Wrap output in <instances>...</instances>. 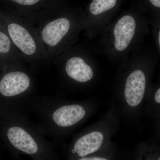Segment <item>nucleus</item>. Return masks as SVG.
Wrapping results in <instances>:
<instances>
[{"mask_svg": "<svg viewBox=\"0 0 160 160\" xmlns=\"http://www.w3.org/2000/svg\"><path fill=\"white\" fill-rule=\"evenodd\" d=\"M150 69L146 64L138 65L126 73L116 91L119 112L132 117L142 110L150 86Z\"/></svg>", "mask_w": 160, "mask_h": 160, "instance_id": "7ed1b4c3", "label": "nucleus"}, {"mask_svg": "<svg viewBox=\"0 0 160 160\" xmlns=\"http://www.w3.org/2000/svg\"><path fill=\"white\" fill-rule=\"evenodd\" d=\"M117 1L92 0L88 8V14L86 15V22L113 9L116 5Z\"/></svg>", "mask_w": 160, "mask_h": 160, "instance_id": "f8f14e48", "label": "nucleus"}, {"mask_svg": "<svg viewBox=\"0 0 160 160\" xmlns=\"http://www.w3.org/2000/svg\"><path fill=\"white\" fill-rule=\"evenodd\" d=\"M86 24V13L69 8L36 26L49 59L58 57L70 48Z\"/></svg>", "mask_w": 160, "mask_h": 160, "instance_id": "f257e3e1", "label": "nucleus"}, {"mask_svg": "<svg viewBox=\"0 0 160 160\" xmlns=\"http://www.w3.org/2000/svg\"><path fill=\"white\" fill-rule=\"evenodd\" d=\"M157 38L158 46V48L160 51V26L159 27L158 29Z\"/></svg>", "mask_w": 160, "mask_h": 160, "instance_id": "f3484780", "label": "nucleus"}, {"mask_svg": "<svg viewBox=\"0 0 160 160\" xmlns=\"http://www.w3.org/2000/svg\"><path fill=\"white\" fill-rule=\"evenodd\" d=\"M7 137L15 148L29 155L36 154L38 150L37 143L25 129L18 126L9 128Z\"/></svg>", "mask_w": 160, "mask_h": 160, "instance_id": "9d476101", "label": "nucleus"}, {"mask_svg": "<svg viewBox=\"0 0 160 160\" xmlns=\"http://www.w3.org/2000/svg\"><path fill=\"white\" fill-rule=\"evenodd\" d=\"M155 132L157 137L160 142V118L155 119Z\"/></svg>", "mask_w": 160, "mask_h": 160, "instance_id": "2eb2a0df", "label": "nucleus"}, {"mask_svg": "<svg viewBox=\"0 0 160 160\" xmlns=\"http://www.w3.org/2000/svg\"><path fill=\"white\" fill-rule=\"evenodd\" d=\"M149 1L154 7L160 8V0H149Z\"/></svg>", "mask_w": 160, "mask_h": 160, "instance_id": "dca6fc26", "label": "nucleus"}, {"mask_svg": "<svg viewBox=\"0 0 160 160\" xmlns=\"http://www.w3.org/2000/svg\"><path fill=\"white\" fill-rule=\"evenodd\" d=\"M9 37L21 55L29 62H43L49 59L36 26L19 15L15 21L9 22L7 26Z\"/></svg>", "mask_w": 160, "mask_h": 160, "instance_id": "20e7f679", "label": "nucleus"}, {"mask_svg": "<svg viewBox=\"0 0 160 160\" xmlns=\"http://www.w3.org/2000/svg\"><path fill=\"white\" fill-rule=\"evenodd\" d=\"M142 111L155 120L160 118V81L149 87Z\"/></svg>", "mask_w": 160, "mask_h": 160, "instance_id": "9b49d317", "label": "nucleus"}, {"mask_svg": "<svg viewBox=\"0 0 160 160\" xmlns=\"http://www.w3.org/2000/svg\"><path fill=\"white\" fill-rule=\"evenodd\" d=\"M17 7L19 15L35 26L69 9L67 0H9Z\"/></svg>", "mask_w": 160, "mask_h": 160, "instance_id": "39448f33", "label": "nucleus"}, {"mask_svg": "<svg viewBox=\"0 0 160 160\" xmlns=\"http://www.w3.org/2000/svg\"><path fill=\"white\" fill-rule=\"evenodd\" d=\"M137 26L136 20L131 15H125L118 20L112 30L116 51L122 52L129 48L136 33Z\"/></svg>", "mask_w": 160, "mask_h": 160, "instance_id": "423d86ee", "label": "nucleus"}, {"mask_svg": "<svg viewBox=\"0 0 160 160\" xmlns=\"http://www.w3.org/2000/svg\"><path fill=\"white\" fill-rule=\"evenodd\" d=\"M120 112L114 106L95 127L75 141L72 154L82 158L97 154H114V146L111 138L115 133L119 123Z\"/></svg>", "mask_w": 160, "mask_h": 160, "instance_id": "f03ea898", "label": "nucleus"}, {"mask_svg": "<svg viewBox=\"0 0 160 160\" xmlns=\"http://www.w3.org/2000/svg\"><path fill=\"white\" fill-rule=\"evenodd\" d=\"M65 71L71 79L80 83L90 82L94 76L92 66L84 58L78 55L69 56L66 60Z\"/></svg>", "mask_w": 160, "mask_h": 160, "instance_id": "6e6552de", "label": "nucleus"}, {"mask_svg": "<svg viewBox=\"0 0 160 160\" xmlns=\"http://www.w3.org/2000/svg\"><path fill=\"white\" fill-rule=\"evenodd\" d=\"M30 84L31 79L25 72H11L0 81V93L7 97L15 96L26 91Z\"/></svg>", "mask_w": 160, "mask_h": 160, "instance_id": "0eeeda50", "label": "nucleus"}, {"mask_svg": "<svg viewBox=\"0 0 160 160\" xmlns=\"http://www.w3.org/2000/svg\"><path fill=\"white\" fill-rule=\"evenodd\" d=\"M138 160H160V146L153 143H143L138 145L136 151Z\"/></svg>", "mask_w": 160, "mask_h": 160, "instance_id": "ddd939ff", "label": "nucleus"}, {"mask_svg": "<svg viewBox=\"0 0 160 160\" xmlns=\"http://www.w3.org/2000/svg\"><path fill=\"white\" fill-rule=\"evenodd\" d=\"M86 108L79 104L61 106L55 110L52 118L55 124L60 127H71L79 123L85 118Z\"/></svg>", "mask_w": 160, "mask_h": 160, "instance_id": "1a4fd4ad", "label": "nucleus"}, {"mask_svg": "<svg viewBox=\"0 0 160 160\" xmlns=\"http://www.w3.org/2000/svg\"><path fill=\"white\" fill-rule=\"evenodd\" d=\"M11 40L8 36L0 30V53L9 54L12 50Z\"/></svg>", "mask_w": 160, "mask_h": 160, "instance_id": "4468645a", "label": "nucleus"}]
</instances>
